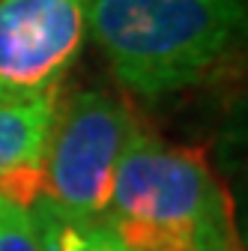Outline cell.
<instances>
[{"mask_svg": "<svg viewBox=\"0 0 248 251\" xmlns=\"http://www.w3.org/2000/svg\"><path fill=\"white\" fill-rule=\"evenodd\" d=\"M135 129L132 111L102 90H81L57 105L42 155V195L75 218L99 222Z\"/></svg>", "mask_w": 248, "mask_h": 251, "instance_id": "3", "label": "cell"}, {"mask_svg": "<svg viewBox=\"0 0 248 251\" xmlns=\"http://www.w3.org/2000/svg\"><path fill=\"white\" fill-rule=\"evenodd\" d=\"M42 251H129L102 222H84L69 215L42 192L27 203Z\"/></svg>", "mask_w": 248, "mask_h": 251, "instance_id": "6", "label": "cell"}, {"mask_svg": "<svg viewBox=\"0 0 248 251\" xmlns=\"http://www.w3.org/2000/svg\"><path fill=\"white\" fill-rule=\"evenodd\" d=\"M87 39V0H0V84L57 90Z\"/></svg>", "mask_w": 248, "mask_h": 251, "instance_id": "4", "label": "cell"}, {"mask_svg": "<svg viewBox=\"0 0 248 251\" xmlns=\"http://www.w3.org/2000/svg\"><path fill=\"white\" fill-rule=\"evenodd\" d=\"M242 15L245 0H87V33L129 90L159 99L230 51Z\"/></svg>", "mask_w": 248, "mask_h": 251, "instance_id": "2", "label": "cell"}, {"mask_svg": "<svg viewBox=\"0 0 248 251\" xmlns=\"http://www.w3.org/2000/svg\"><path fill=\"white\" fill-rule=\"evenodd\" d=\"M60 105L57 90L0 84V195L27 206L42 192V155Z\"/></svg>", "mask_w": 248, "mask_h": 251, "instance_id": "5", "label": "cell"}, {"mask_svg": "<svg viewBox=\"0 0 248 251\" xmlns=\"http://www.w3.org/2000/svg\"><path fill=\"white\" fill-rule=\"evenodd\" d=\"M0 251H42L27 206L0 195Z\"/></svg>", "mask_w": 248, "mask_h": 251, "instance_id": "7", "label": "cell"}, {"mask_svg": "<svg viewBox=\"0 0 248 251\" xmlns=\"http://www.w3.org/2000/svg\"><path fill=\"white\" fill-rule=\"evenodd\" d=\"M99 222L129 251H236L230 201L200 152L141 129L114 168Z\"/></svg>", "mask_w": 248, "mask_h": 251, "instance_id": "1", "label": "cell"}]
</instances>
